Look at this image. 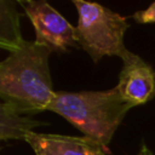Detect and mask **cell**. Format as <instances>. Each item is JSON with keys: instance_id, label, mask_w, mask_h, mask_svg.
<instances>
[{"instance_id": "obj_1", "label": "cell", "mask_w": 155, "mask_h": 155, "mask_svg": "<svg viewBox=\"0 0 155 155\" xmlns=\"http://www.w3.org/2000/svg\"><path fill=\"white\" fill-rule=\"evenodd\" d=\"M51 52L36 41H27L0 63L1 103L24 115L47 110L56 92L48 68Z\"/></svg>"}, {"instance_id": "obj_2", "label": "cell", "mask_w": 155, "mask_h": 155, "mask_svg": "<svg viewBox=\"0 0 155 155\" xmlns=\"http://www.w3.org/2000/svg\"><path fill=\"white\" fill-rule=\"evenodd\" d=\"M131 108L113 87L105 91L54 92L47 110L63 116L86 137L107 148Z\"/></svg>"}, {"instance_id": "obj_3", "label": "cell", "mask_w": 155, "mask_h": 155, "mask_svg": "<svg viewBox=\"0 0 155 155\" xmlns=\"http://www.w3.org/2000/svg\"><path fill=\"white\" fill-rule=\"evenodd\" d=\"M78 11V44L97 63L104 56H117L126 61L132 52L124 45L130 27L126 18L97 2L73 0Z\"/></svg>"}, {"instance_id": "obj_4", "label": "cell", "mask_w": 155, "mask_h": 155, "mask_svg": "<svg viewBox=\"0 0 155 155\" xmlns=\"http://www.w3.org/2000/svg\"><path fill=\"white\" fill-rule=\"evenodd\" d=\"M19 4L34 27L38 44L58 52H65L69 47L76 46V28L50 4L42 0H25Z\"/></svg>"}, {"instance_id": "obj_5", "label": "cell", "mask_w": 155, "mask_h": 155, "mask_svg": "<svg viewBox=\"0 0 155 155\" xmlns=\"http://www.w3.org/2000/svg\"><path fill=\"white\" fill-rule=\"evenodd\" d=\"M115 87L132 107L144 104L155 97V70L139 56L132 53L124 61Z\"/></svg>"}, {"instance_id": "obj_6", "label": "cell", "mask_w": 155, "mask_h": 155, "mask_svg": "<svg viewBox=\"0 0 155 155\" xmlns=\"http://www.w3.org/2000/svg\"><path fill=\"white\" fill-rule=\"evenodd\" d=\"M24 140L35 155H107L108 149L99 142L82 136H64L29 132Z\"/></svg>"}, {"instance_id": "obj_7", "label": "cell", "mask_w": 155, "mask_h": 155, "mask_svg": "<svg viewBox=\"0 0 155 155\" xmlns=\"http://www.w3.org/2000/svg\"><path fill=\"white\" fill-rule=\"evenodd\" d=\"M44 125V122L34 120L6 103L0 105V138L7 139H23L33 128Z\"/></svg>"}, {"instance_id": "obj_8", "label": "cell", "mask_w": 155, "mask_h": 155, "mask_svg": "<svg viewBox=\"0 0 155 155\" xmlns=\"http://www.w3.org/2000/svg\"><path fill=\"white\" fill-rule=\"evenodd\" d=\"M27 41L23 40L19 29V15L12 1H0V45L10 53L18 51Z\"/></svg>"}, {"instance_id": "obj_9", "label": "cell", "mask_w": 155, "mask_h": 155, "mask_svg": "<svg viewBox=\"0 0 155 155\" xmlns=\"http://www.w3.org/2000/svg\"><path fill=\"white\" fill-rule=\"evenodd\" d=\"M133 18L138 23H153L155 22V2H153L148 8L137 11L133 13Z\"/></svg>"}, {"instance_id": "obj_10", "label": "cell", "mask_w": 155, "mask_h": 155, "mask_svg": "<svg viewBox=\"0 0 155 155\" xmlns=\"http://www.w3.org/2000/svg\"><path fill=\"white\" fill-rule=\"evenodd\" d=\"M138 155H153V153H151V150L143 143V144L140 145V149H139Z\"/></svg>"}]
</instances>
